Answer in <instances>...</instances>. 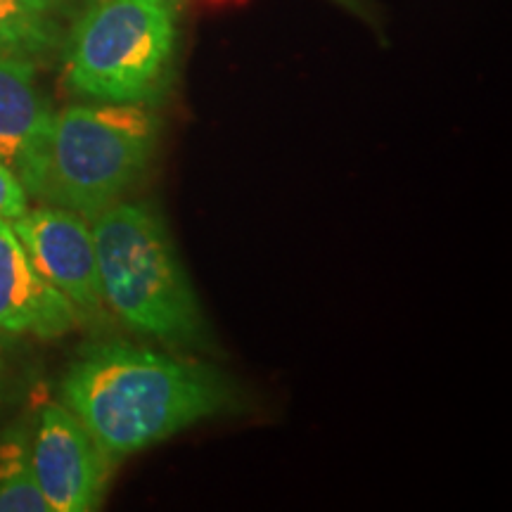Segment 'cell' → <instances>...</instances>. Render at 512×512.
<instances>
[{
  "label": "cell",
  "mask_w": 512,
  "mask_h": 512,
  "mask_svg": "<svg viewBox=\"0 0 512 512\" xmlns=\"http://www.w3.org/2000/svg\"><path fill=\"white\" fill-rule=\"evenodd\" d=\"M60 394L114 465L235 406L233 387L214 368L128 342L88 347Z\"/></svg>",
  "instance_id": "1"
},
{
  "label": "cell",
  "mask_w": 512,
  "mask_h": 512,
  "mask_svg": "<svg viewBox=\"0 0 512 512\" xmlns=\"http://www.w3.org/2000/svg\"><path fill=\"white\" fill-rule=\"evenodd\" d=\"M162 121L145 105H74L17 169L31 197L95 219L140 183L157 155Z\"/></svg>",
  "instance_id": "2"
},
{
  "label": "cell",
  "mask_w": 512,
  "mask_h": 512,
  "mask_svg": "<svg viewBox=\"0 0 512 512\" xmlns=\"http://www.w3.org/2000/svg\"><path fill=\"white\" fill-rule=\"evenodd\" d=\"M91 228L105 304L166 347H204L207 320L162 216L150 204L117 202Z\"/></svg>",
  "instance_id": "3"
},
{
  "label": "cell",
  "mask_w": 512,
  "mask_h": 512,
  "mask_svg": "<svg viewBox=\"0 0 512 512\" xmlns=\"http://www.w3.org/2000/svg\"><path fill=\"white\" fill-rule=\"evenodd\" d=\"M176 8L166 0H88L64 50V79L95 102L157 107L176 74Z\"/></svg>",
  "instance_id": "4"
},
{
  "label": "cell",
  "mask_w": 512,
  "mask_h": 512,
  "mask_svg": "<svg viewBox=\"0 0 512 512\" xmlns=\"http://www.w3.org/2000/svg\"><path fill=\"white\" fill-rule=\"evenodd\" d=\"M31 467L53 512L98 510L117 465L64 403H48L31 437Z\"/></svg>",
  "instance_id": "5"
},
{
  "label": "cell",
  "mask_w": 512,
  "mask_h": 512,
  "mask_svg": "<svg viewBox=\"0 0 512 512\" xmlns=\"http://www.w3.org/2000/svg\"><path fill=\"white\" fill-rule=\"evenodd\" d=\"M12 230L27 249L38 273L60 290L79 313H100L102 297L93 228L74 211L43 204L27 209Z\"/></svg>",
  "instance_id": "6"
},
{
  "label": "cell",
  "mask_w": 512,
  "mask_h": 512,
  "mask_svg": "<svg viewBox=\"0 0 512 512\" xmlns=\"http://www.w3.org/2000/svg\"><path fill=\"white\" fill-rule=\"evenodd\" d=\"M79 323V311L38 273L8 221L0 219V332L55 339Z\"/></svg>",
  "instance_id": "7"
},
{
  "label": "cell",
  "mask_w": 512,
  "mask_h": 512,
  "mask_svg": "<svg viewBox=\"0 0 512 512\" xmlns=\"http://www.w3.org/2000/svg\"><path fill=\"white\" fill-rule=\"evenodd\" d=\"M53 114L38 88L36 64L27 57L0 53V162L17 174L38 140L46 136Z\"/></svg>",
  "instance_id": "8"
},
{
  "label": "cell",
  "mask_w": 512,
  "mask_h": 512,
  "mask_svg": "<svg viewBox=\"0 0 512 512\" xmlns=\"http://www.w3.org/2000/svg\"><path fill=\"white\" fill-rule=\"evenodd\" d=\"M0 512H53L31 467V437L15 427L0 439Z\"/></svg>",
  "instance_id": "9"
},
{
  "label": "cell",
  "mask_w": 512,
  "mask_h": 512,
  "mask_svg": "<svg viewBox=\"0 0 512 512\" xmlns=\"http://www.w3.org/2000/svg\"><path fill=\"white\" fill-rule=\"evenodd\" d=\"M60 46L55 19L29 10L22 0H0V53L36 62Z\"/></svg>",
  "instance_id": "10"
},
{
  "label": "cell",
  "mask_w": 512,
  "mask_h": 512,
  "mask_svg": "<svg viewBox=\"0 0 512 512\" xmlns=\"http://www.w3.org/2000/svg\"><path fill=\"white\" fill-rule=\"evenodd\" d=\"M29 209V192L24 188L15 169L0 162V219L15 221Z\"/></svg>",
  "instance_id": "11"
},
{
  "label": "cell",
  "mask_w": 512,
  "mask_h": 512,
  "mask_svg": "<svg viewBox=\"0 0 512 512\" xmlns=\"http://www.w3.org/2000/svg\"><path fill=\"white\" fill-rule=\"evenodd\" d=\"M29 10L38 12L43 17H60V15H72V12L81 10L88 0H22Z\"/></svg>",
  "instance_id": "12"
},
{
  "label": "cell",
  "mask_w": 512,
  "mask_h": 512,
  "mask_svg": "<svg viewBox=\"0 0 512 512\" xmlns=\"http://www.w3.org/2000/svg\"><path fill=\"white\" fill-rule=\"evenodd\" d=\"M0 380H3V351H0Z\"/></svg>",
  "instance_id": "13"
},
{
  "label": "cell",
  "mask_w": 512,
  "mask_h": 512,
  "mask_svg": "<svg viewBox=\"0 0 512 512\" xmlns=\"http://www.w3.org/2000/svg\"><path fill=\"white\" fill-rule=\"evenodd\" d=\"M166 3H169V5H174V8H176V3H178V0H166Z\"/></svg>",
  "instance_id": "14"
}]
</instances>
